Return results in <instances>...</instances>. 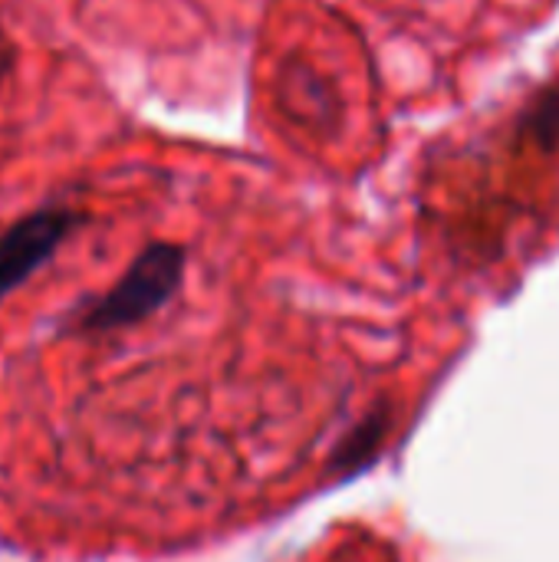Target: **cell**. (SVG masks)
Segmentation results:
<instances>
[{"label": "cell", "instance_id": "obj_5", "mask_svg": "<svg viewBox=\"0 0 559 562\" xmlns=\"http://www.w3.org/2000/svg\"><path fill=\"white\" fill-rule=\"evenodd\" d=\"M16 56H20L16 43H13L7 33H0V92H3V86H7V79H10V72L16 69Z\"/></svg>", "mask_w": 559, "mask_h": 562}, {"label": "cell", "instance_id": "obj_4", "mask_svg": "<svg viewBox=\"0 0 559 562\" xmlns=\"http://www.w3.org/2000/svg\"><path fill=\"white\" fill-rule=\"evenodd\" d=\"M385 431H389V412L366 415V418L343 438V445L333 451L329 468H333L336 474H356L359 468H366V464L372 461V454H376V448L382 445Z\"/></svg>", "mask_w": 559, "mask_h": 562}, {"label": "cell", "instance_id": "obj_3", "mask_svg": "<svg viewBox=\"0 0 559 562\" xmlns=\"http://www.w3.org/2000/svg\"><path fill=\"white\" fill-rule=\"evenodd\" d=\"M517 135L534 142L547 155H559V79L530 95L517 119Z\"/></svg>", "mask_w": 559, "mask_h": 562}, {"label": "cell", "instance_id": "obj_2", "mask_svg": "<svg viewBox=\"0 0 559 562\" xmlns=\"http://www.w3.org/2000/svg\"><path fill=\"white\" fill-rule=\"evenodd\" d=\"M86 224L89 214L72 204H43L16 217L0 234V300L20 290L36 270H43Z\"/></svg>", "mask_w": 559, "mask_h": 562}, {"label": "cell", "instance_id": "obj_1", "mask_svg": "<svg viewBox=\"0 0 559 562\" xmlns=\"http://www.w3.org/2000/svg\"><path fill=\"white\" fill-rule=\"evenodd\" d=\"M188 250L175 240H152L145 244L125 273L76 316L72 329L82 336H105L142 326L155 313H161L178 290L185 286Z\"/></svg>", "mask_w": 559, "mask_h": 562}]
</instances>
